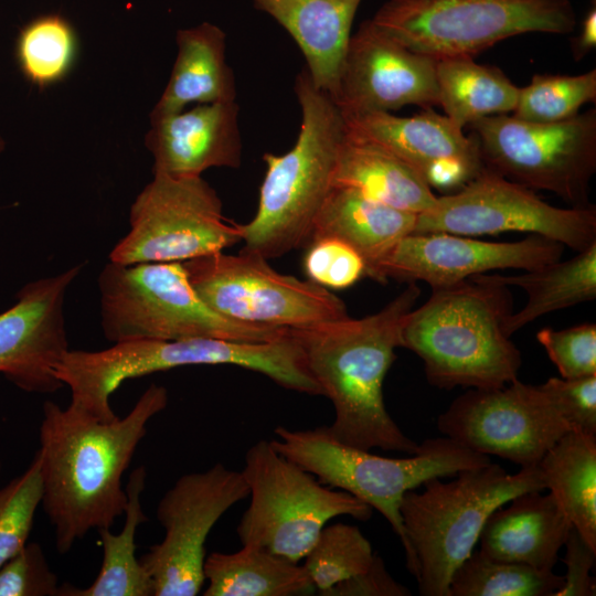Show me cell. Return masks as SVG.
Returning a JSON list of instances; mask_svg holds the SVG:
<instances>
[{"mask_svg":"<svg viewBox=\"0 0 596 596\" xmlns=\"http://www.w3.org/2000/svg\"><path fill=\"white\" fill-rule=\"evenodd\" d=\"M42 496L40 458L35 453L28 468L0 489V566L28 543Z\"/></svg>","mask_w":596,"mask_h":596,"instance_id":"cell-36","label":"cell"},{"mask_svg":"<svg viewBox=\"0 0 596 596\" xmlns=\"http://www.w3.org/2000/svg\"><path fill=\"white\" fill-rule=\"evenodd\" d=\"M100 320L113 342L213 338L268 342L289 328L243 323L214 311L193 288L181 262L107 263L98 277Z\"/></svg>","mask_w":596,"mask_h":596,"instance_id":"cell-8","label":"cell"},{"mask_svg":"<svg viewBox=\"0 0 596 596\" xmlns=\"http://www.w3.org/2000/svg\"><path fill=\"white\" fill-rule=\"evenodd\" d=\"M524 272L513 276L489 275L493 281L521 287L528 295L523 308L505 320L509 337L546 313L596 298V242L565 262Z\"/></svg>","mask_w":596,"mask_h":596,"instance_id":"cell-30","label":"cell"},{"mask_svg":"<svg viewBox=\"0 0 596 596\" xmlns=\"http://www.w3.org/2000/svg\"><path fill=\"white\" fill-rule=\"evenodd\" d=\"M512 313L508 286L478 274L432 288L406 316L401 348L417 354L430 385L497 389L518 380L520 350L505 333Z\"/></svg>","mask_w":596,"mask_h":596,"instance_id":"cell-3","label":"cell"},{"mask_svg":"<svg viewBox=\"0 0 596 596\" xmlns=\"http://www.w3.org/2000/svg\"><path fill=\"white\" fill-rule=\"evenodd\" d=\"M295 94L301 110L296 142L283 155L266 152L264 179L255 215L241 224V251L266 259L306 246L315 220L332 188L345 123L329 94L317 88L304 68Z\"/></svg>","mask_w":596,"mask_h":596,"instance_id":"cell-5","label":"cell"},{"mask_svg":"<svg viewBox=\"0 0 596 596\" xmlns=\"http://www.w3.org/2000/svg\"><path fill=\"white\" fill-rule=\"evenodd\" d=\"M507 504L485 522L479 551L491 558L553 571L573 526L554 497L534 490L513 497Z\"/></svg>","mask_w":596,"mask_h":596,"instance_id":"cell-22","label":"cell"},{"mask_svg":"<svg viewBox=\"0 0 596 596\" xmlns=\"http://www.w3.org/2000/svg\"><path fill=\"white\" fill-rule=\"evenodd\" d=\"M437 60L412 52L371 20L351 35L338 83L330 96L343 116L439 105Z\"/></svg>","mask_w":596,"mask_h":596,"instance_id":"cell-18","label":"cell"},{"mask_svg":"<svg viewBox=\"0 0 596 596\" xmlns=\"http://www.w3.org/2000/svg\"><path fill=\"white\" fill-rule=\"evenodd\" d=\"M274 433L276 438L270 443L279 454L321 483L349 492L386 519L404 547L406 567L415 579L418 565L400 513L404 494L432 478L453 477L491 462L489 456L446 436L424 440L411 457L390 458L337 440L327 426L312 429L278 426Z\"/></svg>","mask_w":596,"mask_h":596,"instance_id":"cell-6","label":"cell"},{"mask_svg":"<svg viewBox=\"0 0 596 596\" xmlns=\"http://www.w3.org/2000/svg\"><path fill=\"white\" fill-rule=\"evenodd\" d=\"M241 251L182 262L200 297L221 316L243 323L299 329L348 318L345 304L309 279L275 270Z\"/></svg>","mask_w":596,"mask_h":596,"instance_id":"cell-13","label":"cell"},{"mask_svg":"<svg viewBox=\"0 0 596 596\" xmlns=\"http://www.w3.org/2000/svg\"><path fill=\"white\" fill-rule=\"evenodd\" d=\"M241 472L249 497L236 528L241 544L296 563L305 558L331 519L348 515L368 521L373 513L368 503L324 486L265 439L247 449Z\"/></svg>","mask_w":596,"mask_h":596,"instance_id":"cell-10","label":"cell"},{"mask_svg":"<svg viewBox=\"0 0 596 596\" xmlns=\"http://www.w3.org/2000/svg\"><path fill=\"white\" fill-rule=\"evenodd\" d=\"M343 118L347 136L391 151L443 194L459 191L485 167L476 137L432 108L411 117L368 111Z\"/></svg>","mask_w":596,"mask_h":596,"instance_id":"cell-20","label":"cell"},{"mask_svg":"<svg viewBox=\"0 0 596 596\" xmlns=\"http://www.w3.org/2000/svg\"><path fill=\"white\" fill-rule=\"evenodd\" d=\"M129 224L110 262L182 263L242 242L241 224L224 216L220 196L201 175L153 173L130 207Z\"/></svg>","mask_w":596,"mask_h":596,"instance_id":"cell-12","label":"cell"},{"mask_svg":"<svg viewBox=\"0 0 596 596\" xmlns=\"http://www.w3.org/2000/svg\"><path fill=\"white\" fill-rule=\"evenodd\" d=\"M416 216L356 190L332 187L315 220L310 241L317 237L343 241L363 257L368 274L396 242L414 232Z\"/></svg>","mask_w":596,"mask_h":596,"instance_id":"cell-25","label":"cell"},{"mask_svg":"<svg viewBox=\"0 0 596 596\" xmlns=\"http://www.w3.org/2000/svg\"><path fill=\"white\" fill-rule=\"evenodd\" d=\"M240 107L236 100L200 104L190 110L150 118L145 143L153 173L198 177L210 168L242 163Z\"/></svg>","mask_w":596,"mask_h":596,"instance_id":"cell-21","label":"cell"},{"mask_svg":"<svg viewBox=\"0 0 596 596\" xmlns=\"http://www.w3.org/2000/svg\"><path fill=\"white\" fill-rule=\"evenodd\" d=\"M371 21L435 60L472 57L523 33L567 34L577 23L571 0H389Z\"/></svg>","mask_w":596,"mask_h":596,"instance_id":"cell-9","label":"cell"},{"mask_svg":"<svg viewBox=\"0 0 596 596\" xmlns=\"http://www.w3.org/2000/svg\"><path fill=\"white\" fill-rule=\"evenodd\" d=\"M1 467H2V464H1V460H0V471H1Z\"/></svg>","mask_w":596,"mask_h":596,"instance_id":"cell-45","label":"cell"},{"mask_svg":"<svg viewBox=\"0 0 596 596\" xmlns=\"http://www.w3.org/2000/svg\"><path fill=\"white\" fill-rule=\"evenodd\" d=\"M563 576L553 571L472 552L453 573L449 596H554Z\"/></svg>","mask_w":596,"mask_h":596,"instance_id":"cell-32","label":"cell"},{"mask_svg":"<svg viewBox=\"0 0 596 596\" xmlns=\"http://www.w3.org/2000/svg\"><path fill=\"white\" fill-rule=\"evenodd\" d=\"M204 577V596H295L315 592L302 564L252 545L207 555Z\"/></svg>","mask_w":596,"mask_h":596,"instance_id":"cell-28","label":"cell"},{"mask_svg":"<svg viewBox=\"0 0 596 596\" xmlns=\"http://www.w3.org/2000/svg\"><path fill=\"white\" fill-rule=\"evenodd\" d=\"M168 391L150 384L123 418L102 422L68 405L43 404L39 429L42 507L56 551L66 554L89 531L110 529L124 514L123 475L147 434L149 421L168 405Z\"/></svg>","mask_w":596,"mask_h":596,"instance_id":"cell-1","label":"cell"},{"mask_svg":"<svg viewBox=\"0 0 596 596\" xmlns=\"http://www.w3.org/2000/svg\"><path fill=\"white\" fill-rule=\"evenodd\" d=\"M332 187L356 190L377 202L416 215L436 200L421 174L401 158L376 143L347 134L338 151Z\"/></svg>","mask_w":596,"mask_h":596,"instance_id":"cell-26","label":"cell"},{"mask_svg":"<svg viewBox=\"0 0 596 596\" xmlns=\"http://www.w3.org/2000/svg\"><path fill=\"white\" fill-rule=\"evenodd\" d=\"M483 166L532 190L587 207L596 171V109L557 123H532L494 115L469 126Z\"/></svg>","mask_w":596,"mask_h":596,"instance_id":"cell-11","label":"cell"},{"mask_svg":"<svg viewBox=\"0 0 596 596\" xmlns=\"http://www.w3.org/2000/svg\"><path fill=\"white\" fill-rule=\"evenodd\" d=\"M146 480L143 466L129 475L123 530L117 534L110 529L97 530L103 560L96 578L85 588L62 584L60 596H155L152 579L136 556L135 543L139 525L148 521L141 507Z\"/></svg>","mask_w":596,"mask_h":596,"instance_id":"cell-29","label":"cell"},{"mask_svg":"<svg viewBox=\"0 0 596 596\" xmlns=\"http://www.w3.org/2000/svg\"><path fill=\"white\" fill-rule=\"evenodd\" d=\"M306 247L304 270L310 281L321 287L345 289L366 276L363 257L341 240L317 237Z\"/></svg>","mask_w":596,"mask_h":596,"instance_id":"cell-37","label":"cell"},{"mask_svg":"<svg viewBox=\"0 0 596 596\" xmlns=\"http://www.w3.org/2000/svg\"><path fill=\"white\" fill-rule=\"evenodd\" d=\"M565 557L566 573L563 584L554 596H594L596 595L595 577L592 570L595 564L596 551L572 526L566 542Z\"/></svg>","mask_w":596,"mask_h":596,"instance_id":"cell-41","label":"cell"},{"mask_svg":"<svg viewBox=\"0 0 596 596\" xmlns=\"http://www.w3.org/2000/svg\"><path fill=\"white\" fill-rule=\"evenodd\" d=\"M596 46V9L595 6L587 12L579 34L572 42V52L575 61L584 58Z\"/></svg>","mask_w":596,"mask_h":596,"instance_id":"cell-43","label":"cell"},{"mask_svg":"<svg viewBox=\"0 0 596 596\" xmlns=\"http://www.w3.org/2000/svg\"><path fill=\"white\" fill-rule=\"evenodd\" d=\"M437 428L470 450L521 467L538 466L571 430L541 385L519 380L497 389H469L438 416Z\"/></svg>","mask_w":596,"mask_h":596,"instance_id":"cell-16","label":"cell"},{"mask_svg":"<svg viewBox=\"0 0 596 596\" xmlns=\"http://www.w3.org/2000/svg\"><path fill=\"white\" fill-rule=\"evenodd\" d=\"M596 100V68L578 75L535 74L521 87L515 118L532 123H557L578 114Z\"/></svg>","mask_w":596,"mask_h":596,"instance_id":"cell-35","label":"cell"},{"mask_svg":"<svg viewBox=\"0 0 596 596\" xmlns=\"http://www.w3.org/2000/svg\"><path fill=\"white\" fill-rule=\"evenodd\" d=\"M436 81L438 106L460 129L481 118L513 111L519 98L520 87L500 68L468 56L437 60Z\"/></svg>","mask_w":596,"mask_h":596,"instance_id":"cell-31","label":"cell"},{"mask_svg":"<svg viewBox=\"0 0 596 596\" xmlns=\"http://www.w3.org/2000/svg\"><path fill=\"white\" fill-rule=\"evenodd\" d=\"M421 296L416 283L380 311L312 327L289 329L307 368L334 408L330 434L347 445L413 455L419 444L407 437L389 414L385 376L401 348V330Z\"/></svg>","mask_w":596,"mask_h":596,"instance_id":"cell-2","label":"cell"},{"mask_svg":"<svg viewBox=\"0 0 596 596\" xmlns=\"http://www.w3.org/2000/svg\"><path fill=\"white\" fill-rule=\"evenodd\" d=\"M294 39L315 86L333 94L362 0H252Z\"/></svg>","mask_w":596,"mask_h":596,"instance_id":"cell-23","label":"cell"},{"mask_svg":"<svg viewBox=\"0 0 596 596\" xmlns=\"http://www.w3.org/2000/svg\"><path fill=\"white\" fill-rule=\"evenodd\" d=\"M76 53V32L57 13L43 14L28 22L15 43V56L23 76L39 88L62 81L73 67Z\"/></svg>","mask_w":596,"mask_h":596,"instance_id":"cell-33","label":"cell"},{"mask_svg":"<svg viewBox=\"0 0 596 596\" xmlns=\"http://www.w3.org/2000/svg\"><path fill=\"white\" fill-rule=\"evenodd\" d=\"M374 553L356 525H326L305 556V567L315 590L324 595L339 583L366 570Z\"/></svg>","mask_w":596,"mask_h":596,"instance_id":"cell-34","label":"cell"},{"mask_svg":"<svg viewBox=\"0 0 596 596\" xmlns=\"http://www.w3.org/2000/svg\"><path fill=\"white\" fill-rule=\"evenodd\" d=\"M545 489L596 551V435L571 429L539 462Z\"/></svg>","mask_w":596,"mask_h":596,"instance_id":"cell-27","label":"cell"},{"mask_svg":"<svg viewBox=\"0 0 596 596\" xmlns=\"http://www.w3.org/2000/svg\"><path fill=\"white\" fill-rule=\"evenodd\" d=\"M178 54L168 84L150 118L181 111L191 103L236 100V79L226 62V34L203 22L175 36Z\"/></svg>","mask_w":596,"mask_h":596,"instance_id":"cell-24","label":"cell"},{"mask_svg":"<svg viewBox=\"0 0 596 596\" xmlns=\"http://www.w3.org/2000/svg\"><path fill=\"white\" fill-rule=\"evenodd\" d=\"M83 264L24 285L0 313V374L29 393H53L63 384L54 370L66 351L64 300Z\"/></svg>","mask_w":596,"mask_h":596,"instance_id":"cell-19","label":"cell"},{"mask_svg":"<svg viewBox=\"0 0 596 596\" xmlns=\"http://www.w3.org/2000/svg\"><path fill=\"white\" fill-rule=\"evenodd\" d=\"M571 429L596 435V375L550 377L541 384Z\"/></svg>","mask_w":596,"mask_h":596,"instance_id":"cell-40","label":"cell"},{"mask_svg":"<svg viewBox=\"0 0 596 596\" xmlns=\"http://www.w3.org/2000/svg\"><path fill=\"white\" fill-rule=\"evenodd\" d=\"M536 339L563 379L596 375V324L581 323L562 330L543 328Z\"/></svg>","mask_w":596,"mask_h":596,"instance_id":"cell-38","label":"cell"},{"mask_svg":"<svg viewBox=\"0 0 596 596\" xmlns=\"http://www.w3.org/2000/svg\"><path fill=\"white\" fill-rule=\"evenodd\" d=\"M189 365H235L260 373L286 390L322 395L290 330L268 342L139 339L100 351L68 350L54 373L71 390L70 406L108 423L118 418L110 396L124 381Z\"/></svg>","mask_w":596,"mask_h":596,"instance_id":"cell-4","label":"cell"},{"mask_svg":"<svg viewBox=\"0 0 596 596\" xmlns=\"http://www.w3.org/2000/svg\"><path fill=\"white\" fill-rule=\"evenodd\" d=\"M423 486L407 491L400 505L422 596H449L451 575L473 552L488 517L518 494L545 489L539 466L511 475L492 462Z\"/></svg>","mask_w":596,"mask_h":596,"instance_id":"cell-7","label":"cell"},{"mask_svg":"<svg viewBox=\"0 0 596 596\" xmlns=\"http://www.w3.org/2000/svg\"><path fill=\"white\" fill-rule=\"evenodd\" d=\"M564 245L531 234L518 242H486L450 233L409 234L396 242L368 272L376 281L423 280L448 286L486 272L531 270L560 260Z\"/></svg>","mask_w":596,"mask_h":596,"instance_id":"cell-17","label":"cell"},{"mask_svg":"<svg viewBox=\"0 0 596 596\" xmlns=\"http://www.w3.org/2000/svg\"><path fill=\"white\" fill-rule=\"evenodd\" d=\"M411 590L387 572L382 557L374 553L363 572L330 588L324 596H409Z\"/></svg>","mask_w":596,"mask_h":596,"instance_id":"cell-42","label":"cell"},{"mask_svg":"<svg viewBox=\"0 0 596 596\" xmlns=\"http://www.w3.org/2000/svg\"><path fill=\"white\" fill-rule=\"evenodd\" d=\"M247 497L242 472L221 462L178 478L156 510L163 539L139 557L155 596H195L202 590L206 539L222 515Z\"/></svg>","mask_w":596,"mask_h":596,"instance_id":"cell-15","label":"cell"},{"mask_svg":"<svg viewBox=\"0 0 596 596\" xmlns=\"http://www.w3.org/2000/svg\"><path fill=\"white\" fill-rule=\"evenodd\" d=\"M4 148H6V141L3 137L0 135V153L4 150Z\"/></svg>","mask_w":596,"mask_h":596,"instance_id":"cell-44","label":"cell"},{"mask_svg":"<svg viewBox=\"0 0 596 596\" xmlns=\"http://www.w3.org/2000/svg\"><path fill=\"white\" fill-rule=\"evenodd\" d=\"M60 592L58 576L36 542H28L0 566V596H60Z\"/></svg>","mask_w":596,"mask_h":596,"instance_id":"cell-39","label":"cell"},{"mask_svg":"<svg viewBox=\"0 0 596 596\" xmlns=\"http://www.w3.org/2000/svg\"><path fill=\"white\" fill-rule=\"evenodd\" d=\"M526 232L541 235L579 252L596 242V210L557 207L534 190L483 169L459 191L436 196L417 214L414 232L464 236Z\"/></svg>","mask_w":596,"mask_h":596,"instance_id":"cell-14","label":"cell"}]
</instances>
